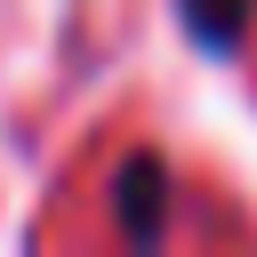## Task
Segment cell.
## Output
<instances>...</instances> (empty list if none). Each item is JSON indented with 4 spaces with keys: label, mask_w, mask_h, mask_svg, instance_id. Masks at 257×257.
Wrapping results in <instances>:
<instances>
[{
    "label": "cell",
    "mask_w": 257,
    "mask_h": 257,
    "mask_svg": "<svg viewBox=\"0 0 257 257\" xmlns=\"http://www.w3.org/2000/svg\"><path fill=\"white\" fill-rule=\"evenodd\" d=\"M112 217H120L128 249H153L169 233V161L161 153H128L112 169Z\"/></svg>",
    "instance_id": "6da1fadb"
},
{
    "label": "cell",
    "mask_w": 257,
    "mask_h": 257,
    "mask_svg": "<svg viewBox=\"0 0 257 257\" xmlns=\"http://www.w3.org/2000/svg\"><path fill=\"white\" fill-rule=\"evenodd\" d=\"M177 24H185L193 48L233 56V48L249 40V24H257V0H177Z\"/></svg>",
    "instance_id": "7a4b0ae2"
}]
</instances>
